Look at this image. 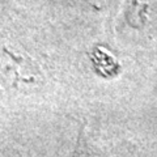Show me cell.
I'll return each mask as SVG.
<instances>
[{
    "mask_svg": "<svg viewBox=\"0 0 157 157\" xmlns=\"http://www.w3.org/2000/svg\"><path fill=\"white\" fill-rule=\"evenodd\" d=\"M73 157H98L82 134L80 135V139L77 141V147L75 153H73Z\"/></svg>",
    "mask_w": 157,
    "mask_h": 157,
    "instance_id": "obj_1",
    "label": "cell"
}]
</instances>
